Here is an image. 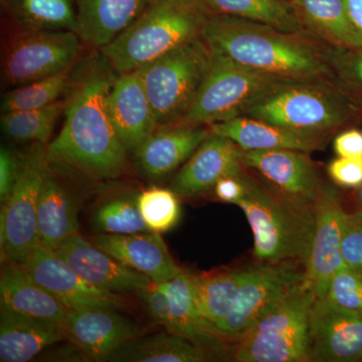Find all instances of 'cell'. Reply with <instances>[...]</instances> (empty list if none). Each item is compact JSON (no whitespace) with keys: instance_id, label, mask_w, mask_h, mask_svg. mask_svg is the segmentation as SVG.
Instances as JSON below:
<instances>
[{"instance_id":"6da1fadb","label":"cell","mask_w":362,"mask_h":362,"mask_svg":"<svg viewBox=\"0 0 362 362\" xmlns=\"http://www.w3.org/2000/svg\"><path fill=\"white\" fill-rule=\"evenodd\" d=\"M115 78L93 66L74 85L66 99L61 132L47 146L49 164L70 168L95 180L122 175L127 151L112 121L108 96Z\"/></svg>"},{"instance_id":"7a4b0ae2","label":"cell","mask_w":362,"mask_h":362,"mask_svg":"<svg viewBox=\"0 0 362 362\" xmlns=\"http://www.w3.org/2000/svg\"><path fill=\"white\" fill-rule=\"evenodd\" d=\"M290 35L262 23L218 13L211 14L202 33L214 54L252 70L292 81L325 71L315 52Z\"/></svg>"},{"instance_id":"3957f363","label":"cell","mask_w":362,"mask_h":362,"mask_svg":"<svg viewBox=\"0 0 362 362\" xmlns=\"http://www.w3.org/2000/svg\"><path fill=\"white\" fill-rule=\"evenodd\" d=\"M246 194L237 204L254 237V255L264 264L305 266L315 230V202L302 201L245 177Z\"/></svg>"},{"instance_id":"277c9868","label":"cell","mask_w":362,"mask_h":362,"mask_svg":"<svg viewBox=\"0 0 362 362\" xmlns=\"http://www.w3.org/2000/svg\"><path fill=\"white\" fill-rule=\"evenodd\" d=\"M213 13L204 0H153L127 30L101 51L117 73L138 70L202 37Z\"/></svg>"},{"instance_id":"5b68a950","label":"cell","mask_w":362,"mask_h":362,"mask_svg":"<svg viewBox=\"0 0 362 362\" xmlns=\"http://www.w3.org/2000/svg\"><path fill=\"white\" fill-rule=\"evenodd\" d=\"M316 295L305 278L238 340L239 362H305L309 357V319Z\"/></svg>"},{"instance_id":"8992f818","label":"cell","mask_w":362,"mask_h":362,"mask_svg":"<svg viewBox=\"0 0 362 362\" xmlns=\"http://www.w3.org/2000/svg\"><path fill=\"white\" fill-rule=\"evenodd\" d=\"M213 62L202 37L138 69L159 127L175 125L194 103Z\"/></svg>"},{"instance_id":"52a82bcc","label":"cell","mask_w":362,"mask_h":362,"mask_svg":"<svg viewBox=\"0 0 362 362\" xmlns=\"http://www.w3.org/2000/svg\"><path fill=\"white\" fill-rule=\"evenodd\" d=\"M286 82L292 80L252 70L213 52L206 80L189 110L176 124L211 125L244 115L262 95Z\"/></svg>"},{"instance_id":"ba28073f","label":"cell","mask_w":362,"mask_h":362,"mask_svg":"<svg viewBox=\"0 0 362 362\" xmlns=\"http://www.w3.org/2000/svg\"><path fill=\"white\" fill-rule=\"evenodd\" d=\"M49 161L47 149L35 143L23 158L18 181L11 197L2 204L0 214V245L2 262L23 265L37 239V207Z\"/></svg>"},{"instance_id":"9c48e42d","label":"cell","mask_w":362,"mask_h":362,"mask_svg":"<svg viewBox=\"0 0 362 362\" xmlns=\"http://www.w3.org/2000/svg\"><path fill=\"white\" fill-rule=\"evenodd\" d=\"M286 82L250 105L244 115L300 132L318 133L344 122L347 110L334 95Z\"/></svg>"},{"instance_id":"30bf717a","label":"cell","mask_w":362,"mask_h":362,"mask_svg":"<svg viewBox=\"0 0 362 362\" xmlns=\"http://www.w3.org/2000/svg\"><path fill=\"white\" fill-rule=\"evenodd\" d=\"M82 40L71 30H23L6 45L2 82L8 87L35 82L75 66Z\"/></svg>"},{"instance_id":"8fae6325","label":"cell","mask_w":362,"mask_h":362,"mask_svg":"<svg viewBox=\"0 0 362 362\" xmlns=\"http://www.w3.org/2000/svg\"><path fill=\"white\" fill-rule=\"evenodd\" d=\"M305 278V270L293 263L264 264L251 268L232 310L214 325L216 334L223 339H240Z\"/></svg>"},{"instance_id":"7c38bea8","label":"cell","mask_w":362,"mask_h":362,"mask_svg":"<svg viewBox=\"0 0 362 362\" xmlns=\"http://www.w3.org/2000/svg\"><path fill=\"white\" fill-rule=\"evenodd\" d=\"M39 284L58 298L70 310L95 308H122L125 300L118 293L93 285L52 250L37 246L23 264Z\"/></svg>"},{"instance_id":"4fadbf2b","label":"cell","mask_w":362,"mask_h":362,"mask_svg":"<svg viewBox=\"0 0 362 362\" xmlns=\"http://www.w3.org/2000/svg\"><path fill=\"white\" fill-rule=\"evenodd\" d=\"M310 361L349 362L362 359V314L316 298L309 319Z\"/></svg>"},{"instance_id":"5bb4252c","label":"cell","mask_w":362,"mask_h":362,"mask_svg":"<svg viewBox=\"0 0 362 362\" xmlns=\"http://www.w3.org/2000/svg\"><path fill=\"white\" fill-rule=\"evenodd\" d=\"M315 230L304 270L316 298L324 299L331 280L344 266L341 243L346 213L334 190L321 189L315 201Z\"/></svg>"},{"instance_id":"9a60e30c","label":"cell","mask_w":362,"mask_h":362,"mask_svg":"<svg viewBox=\"0 0 362 362\" xmlns=\"http://www.w3.org/2000/svg\"><path fill=\"white\" fill-rule=\"evenodd\" d=\"M116 310L118 309L69 311L63 325L66 338L93 361H107L124 343L143 335L139 325Z\"/></svg>"},{"instance_id":"2e32d148","label":"cell","mask_w":362,"mask_h":362,"mask_svg":"<svg viewBox=\"0 0 362 362\" xmlns=\"http://www.w3.org/2000/svg\"><path fill=\"white\" fill-rule=\"evenodd\" d=\"M54 252L78 275L106 291L137 294L153 282L147 276L128 268L102 251L80 233L66 240Z\"/></svg>"},{"instance_id":"e0dca14e","label":"cell","mask_w":362,"mask_h":362,"mask_svg":"<svg viewBox=\"0 0 362 362\" xmlns=\"http://www.w3.org/2000/svg\"><path fill=\"white\" fill-rule=\"evenodd\" d=\"M242 151L233 140L211 133L180 169L170 189L180 197H195L206 194L221 178L242 175Z\"/></svg>"},{"instance_id":"ac0fdd59","label":"cell","mask_w":362,"mask_h":362,"mask_svg":"<svg viewBox=\"0 0 362 362\" xmlns=\"http://www.w3.org/2000/svg\"><path fill=\"white\" fill-rule=\"evenodd\" d=\"M108 108L128 151L135 153L159 128L137 70L119 74L115 78L109 93Z\"/></svg>"},{"instance_id":"d6986e66","label":"cell","mask_w":362,"mask_h":362,"mask_svg":"<svg viewBox=\"0 0 362 362\" xmlns=\"http://www.w3.org/2000/svg\"><path fill=\"white\" fill-rule=\"evenodd\" d=\"M90 240L123 265L156 283L166 282L182 271L176 265L160 233L151 230L130 235L100 233Z\"/></svg>"},{"instance_id":"ffe728a7","label":"cell","mask_w":362,"mask_h":362,"mask_svg":"<svg viewBox=\"0 0 362 362\" xmlns=\"http://www.w3.org/2000/svg\"><path fill=\"white\" fill-rule=\"evenodd\" d=\"M305 153L291 149L243 150L242 162L285 194L314 204L322 188L313 163Z\"/></svg>"},{"instance_id":"44dd1931","label":"cell","mask_w":362,"mask_h":362,"mask_svg":"<svg viewBox=\"0 0 362 362\" xmlns=\"http://www.w3.org/2000/svg\"><path fill=\"white\" fill-rule=\"evenodd\" d=\"M211 135L202 125H169L159 127L135 152L138 168L149 180L165 177L187 161Z\"/></svg>"},{"instance_id":"7402d4cb","label":"cell","mask_w":362,"mask_h":362,"mask_svg":"<svg viewBox=\"0 0 362 362\" xmlns=\"http://www.w3.org/2000/svg\"><path fill=\"white\" fill-rule=\"evenodd\" d=\"M153 0H78L77 33L83 42L102 49L121 35Z\"/></svg>"},{"instance_id":"603a6c76","label":"cell","mask_w":362,"mask_h":362,"mask_svg":"<svg viewBox=\"0 0 362 362\" xmlns=\"http://www.w3.org/2000/svg\"><path fill=\"white\" fill-rule=\"evenodd\" d=\"M63 326L1 308L0 361L28 362L57 342L66 340Z\"/></svg>"},{"instance_id":"cb8c5ba5","label":"cell","mask_w":362,"mask_h":362,"mask_svg":"<svg viewBox=\"0 0 362 362\" xmlns=\"http://www.w3.org/2000/svg\"><path fill=\"white\" fill-rule=\"evenodd\" d=\"M209 130L213 134L233 140L243 150L291 149L311 152L321 146L318 133L288 129L247 116L211 124Z\"/></svg>"},{"instance_id":"d4e9b609","label":"cell","mask_w":362,"mask_h":362,"mask_svg":"<svg viewBox=\"0 0 362 362\" xmlns=\"http://www.w3.org/2000/svg\"><path fill=\"white\" fill-rule=\"evenodd\" d=\"M1 308L63 326L70 309L39 284L20 264L9 263L0 277Z\"/></svg>"},{"instance_id":"484cf974","label":"cell","mask_w":362,"mask_h":362,"mask_svg":"<svg viewBox=\"0 0 362 362\" xmlns=\"http://www.w3.org/2000/svg\"><path fill=\"white\" fill-rule=\"evenodd\" d=\"M77 199L47 166L37 207L40 246L56 250L78 233Z\"/></svg>"},{"instance_id":"4316f807","label":"cell","mask_w":362,"mask_h":362,"mask_svg":"<svg viewBox=\"0 0 362 362\" xmlns=\"http://www.w3.org/2000/svg\"><path fill=\"white\" fill-rule=\"evenodd\" d=\"M158 284L169 298L173 333L187 338L209 354L221 351L223 338L202 318L195 305L192 275L182 270L175 278Z\"/></svg>"},{"instance_id":"83f0119b","label":"cell","mask_w":362,"mask_h":362,"mask_svg":"<svg viewBox=\"0 0 362 362\" xmlns=\"http://www.w3.org/2000/svg\"><path fill=\"white\" fill-rule=\"evenodd\" d=\"M209 352L187 338L166 332L133 338L117 349L107 361L117 362H202Z\"/></svg>"},{"instance_id":"f1b7e54d","label":"cell","mask_w":362,"mask_h":362,"mask_svg":"<svg viewBox=\"0 0 362 362\" xmlns=\"http://www.w3.org/2000/svg\"><path fill=\"white\" fill-rule=\"evenodd\" d=\"M251 268L192 275L195 305L202 318L214 329L232 310Z\"/></svg>"},{"instance_id":"f546056e","label":"cell","mask_w":362,"mask_h":362,"mask_svg":"<svg viewBox=\"0 0 362 362\" xmlns=\"http://www.w3.org/2000/svg\"><path fill=\"white\" fill-rule=\"evenodd\" d=\"M214 13L255 21L279 32L295 35L301 30L296 8L287 0H204Z\"/></svg>"},{"instance_id":"4dcf8cb0","label":"cell","mask_w":362,"mask_h":362,"mask_svg":"<svg viewBox=\"0 0 362 362\" xmlns=\"http://www.w3.org/2000/svg\"><path fill=\"white\" fill-rule=\"evenodd\" d=\"M75 0H8L6 6L23 30H71L77 33Z\"/></svg>"},{"instance_id":"1f68e13d","label":"cell","mask_w":362,"mask_h":362,"mask_svg":"<svg viewBox=\"0 0 362 362\" xmlns=\"http://www.w3.org/2000/svg\"><path fill=\"white\" fill-rule=\"evenodd\" d=\"M311 25L349 49H362V35L354 25L344 0H292Z\"/></svg>"},{"instance_id":"d6a6232c","label":"cell","mask_w":362,"mask_h":362,"mask_svg":"<svg viewBox=\"0 0 362 362\" xmlns=\"http://www.w3.org/2000/svg\"><path fill=\"white\" fill-rule=\"evenodd\" d=\"M66 107V100H59L44 108L2 113V132L16 141L45 144Z\"/></svg>"},{"instance_id":"836d02e7","label":"cell","mask_w":362,"mask_h":362,"mask_svg":"<svg viewBox=\"0 0 362 362\" xmlns=\"http://www.w3.org/2000/svg\"><path fill=\"white\" fill-rule=\"evenodd\" d=\"M73 66L51 77L28 83L8 90L2 96V113L33 110L56 103L64 92L70 88Z\"/></svg>"},{"instance_id":"e575fe53","label":"cell","mask_w":362,"mask_h":362,"mask_svg":"<svg viewBox=\"0 0 362 362\" xmlns=\"http://www.w3.org/2000/svg\"><path fill=\"white\" fill-rule=\"evenodd\" d=\"M92 223L101 233L130 235L149 232L136 194L117 195L102 202L95 211Z\"/></svg>"},{"instance_id":"d590c367","label":"cell","mask_w":362,"mask_h":362,"mask_svg":"<svg viewBox=\"0 0 362 362\" xmlns=\"http://www.w3.org/2000/svg\"><path fill=\"white\" fill-rule=\"evenodd\" d=\"M178 197L173 190L157 187L138 194V206L149 230L162 235L177 225L181 214Z\"/></svg>"},{"instance_id":"8d00e7d4","label":"cell","mask_w":362,"mask_h":362,"mask_svg":"<svg viewBox=\"0 0 362 362\" xmlns=\"http://www.w3.org/2000/svg\"><path fill=\"white\" fill-rule=\"evenodd\" d=\"M325 299L345 310L362 314V276L343 266L331 280Z\"/></svg>"},{"instance_id":"74e56055","label":"cell","mask_w":362,"mask_h":362,"mask_svg":"<svg viewBox=\"0 0 362 362\" xmlns=\"http://www.w3.org/2000/svg\"><path fill=\"white\" fill-rule=\"evenodd\" d=\"M343 263L362 276V211L347 214L343 230Z\"/></svg>"},{"instance_id":"f35d334b","label":"cell","mask_w":362,"mask_h":362,"mask_svg":"<svg viewBox=\"0 0 362 362\" xmlns=\"http://www.w3.org/2000/svg\"><path fill=\"white\" fill-rule=\"evenodd\" d=\"M141 298L150 316L165 328L168 332H173V321L171 316L169 298L163 288L158 283L151 282L144 289L137 293Z\"/></svg>"},{"instance_id":"ab89813d","label":"cell","mask_w":362,"mask_h":362,"mask_svg":"<svg viewBox=\"0 0 362 362\" xmlns=\"http://www.w3.org/2000/svg\"><path fill=\"white\" fill-rule=\"evenodd\" d=\"M330 177L344 187H358L362 183V157H338L328 166Z\"/></svg>"},{"instance_id":"60d3db41","label":"cell","mask_w":362,"mask_h":362,"mask_svg":"<svg viewBox=\"0 0 362 362\" xmlns=\"http://www.w3.org/2000/svg\"><path fill=\"white\" fill-rule=\"evenodd\" d=\"M21 161L13 150L1 147L0 150V201L4 204L11 197L14 185L18 181L21 168Z\"/></svg>"},{"instance_id":"b9f144b4","label":"cell","mask_w":362,"mask_h":362,"mask_svg":"<svg viewBox=\"0 0 362 362\" xmlns=\"http://www.w3.org/2000/svg\"><path fill=\"white\" fill-rule=\"evenodd\" d=\"M214 192L221 201L238 204L246 194L244 176H226L214 185Z\"/></svg>"},{"instance_id":"7bdbcfd3","label":"cell","mask_w":362,"mask_h":362,"mask_svg":"<svg viewBox=\"0 0 362 362\" xmlns=\"http://www.w3.org/2000/svg\"><path fill=\"white\" fill-rule=\"evenodd\" d=\"M334 150L338 157H362V132L345 131L335 138Z\"/></svg>"},{"instance_id":"ee69618b","label":"cell","mask_w":362,"mask_h":362,"mask_svg":"<svg viewBox=\"0 0 362 362\" xmlns=\"http://www.w3.org/2000/svg\"><path fill=\"white\" fill-rule=\"evenodd\" d=\"M344 2L350 20L362 35V0H344Z\"/></svg>"},{"instance_id":"f6af8a7d","label":"cell","mask_w":362,"mask_h":362,"mask_svg":"<svg viewBox=\"0 0 362 362\" xmlns=\"http://www.w3.org/2000/svg\"><path fill=\"white\" fill-rule=\"evenodd\" d=\"M361 52H357L349 64V71L354 80L362 87V49Z\"/></svg>"},{"instance_id":"bcb514c9","label":"cell","mask_w":362,"mask_h":362,"mask_svg":"<svg viewBox=\"0 0 362 362\" xmlns=\"http://www.w3.org/2000/svg\"><path fill=\"white\" fill-rule=\"evenodd\" d=\"M356 201L358 211H362V183L356 188Z\"/></svg>"},{"instance_id":"7dc6e473","label":"cell","mask_w":362,"mask_h":362,"mask_svg":"<svg viewBox=\"0 0 362 362\" xmlns=\"http://www.w3.org/2000/svg\"><path fill=\"white\" fill-rule=\"evenodd\" d=\"M2 1V4H6L7 1H8V0H1Z\"/></svg>"}]
</instances>
